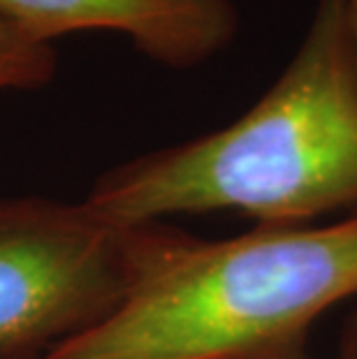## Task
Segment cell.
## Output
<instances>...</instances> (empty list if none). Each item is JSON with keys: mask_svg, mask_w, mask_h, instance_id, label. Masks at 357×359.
I'll return each instance as SVG.
<instances>
[{"mask_svg": "<svg viewBox=\"0 0 357 359\" xmlns=\"http://www.w3.org/2000/svg\"><path fill=\"white\" fill-rule=\"evenodd\" d=\"M83 204L114 225L234 211L307 225L357 211V53L348 0H316L278 79L225 128L119 165Z\"/></svg>", "mask_w": 357, "mask_h": 359, "instance_id": "1", "label": "cell"}, {"mask_svg": "<svg viewBox=\"0 0 357 359\" xmlns=\"http://www.w3.org/2000/svg\"><path fill=\"white\" fill-rule=\"evenodd\" d=\"M353 297L357 213L220 241L149 223L126 302L44 359H314L318 318Z\"/></svg>", "mask_w": 357, "mask_h": 359, "instance_id": "2", "label": "cell"}, {"mask_svg": "<svg viewBox=\"0 0 357 359\" xmlns=\"http://www.w3.org/2000/svg\"><path fill=\"white\" fill-rule=\"evenodd\" d=\"M144 234L83 202H0V359L49 353L105 323L135 285Z\"/></svg>", "mask_w": 357, "mask_h": 359, "instance_id": "3", "label": "cell"}, {"mask_svg": "<svg viewBox=\"0 0 357 359\" xmlns=\"http://www.w3.org/2000/svg\"><path fill=\"white\" fill-rule=\"evenodd\" d=\"M0 19L51 44L79 30H112L167 67L207 63L234 40V0H0Z\"/></svg>", "mask_w": 357, "mask_h": 359, "instance_id": "4", "label": "cell"}, {"mask_svg": "<svg viewBox=\"0 0 357 359\" xmlns=\"http://www.w3.org/2000/svg\"><path fill=\"white\" fill-rule=\"evenodd\" d=\"M54 44L37 42L0 19V90H35L56 74Z\"/></svg>", "mask_w": 357, "mask_h": 359, "instance_id": "5", "label": "cell"}, {"mask_svg": "<svg viewBox=\"0 0 357 359\" xmlns=\"http://www.w3.org/2000/svg\"><path fill=\"white\" fill-rule=\"evenodd\" d=\"M337 359H357V309L348 316L344 332H341Z\"/></svg>", "mask_w": 357, "mask_h": 359, "instance_id": "6", "label": "cell"}, {"mask_svg": "<svg viewBox=\"0 0 357 359\" xmlns=\"http://www.w3.org/2000/svg\"><path fill=\"white\" fill-rule=\"evenodd\" d=\"M348 26H351L353 47L357 53V0H348Z\"/></svg>", "mask_w": 357, "mask_h": 359, "instance_id": "7", "label": "cell"}]
</instances>
